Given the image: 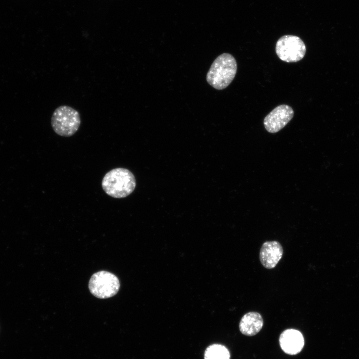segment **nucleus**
<instances>
[{
	"label": "nucleus",
	"instance_id": "obj_1",
	"mask_svg": "<svg viewBox=\"0 0 359 359\" xmlns=\"http://www.w3.org/2000/svg\"><path fill=\"white\" fill-rule=\"evenodd\" d=\"M104 191L109 196L117 198L125 197L134 190L136 180L129 170L118 168L108 172L102 181Z\"/></svg>",
	"mask_w": 359,
	"mask_h": 359
},
{
	"label": "nucleus",
	"instance_id": "obj_2",
	"mask_svg": "<svg viewBox=\"0 0 359 359\" xmlns=\"http://www.w3.org/2000/svg\"><path fill=\"white\" fill-rule=\"evenodd\" d=\"M237 68L234 57L230 54L222 53L212 63L206 74V81L216 89H224L234 78Z\"/></svg>",
	"mask_w": 359,
	"mask_h": 359
},
{
	"label": "nucleus",
	"instance_id": "obj_3",
	"mask_svg": "<svg viewBox=\"0 0 359 359\" xmlns=\"http://www.w3.org/2000/svg\"><path fill=\"white\" fill-rule=\"evenodd\" d=\"M81 123L80 115L74 108L66 105L57 108L53 112L51 124L57 135L70 137L78 130Z\"/></svg>",
	"mask_w": 359,
	"mask_h": 359
},
{
	"label": "nucleus",
	"instance_id": "obj_4",
	"mask_svg": "<svg viewBox=\"0 0 359 359\" xmlns=\"http://www.w3.org/2000/svg\"><path fill=\"white\" fill-rule=\"evenodd\" d=\"M120 288L117 277L106 271L94 273L89 282V289L91 294L100 299L109 298L115 295Z\"/></svg>",
	"mask_w": 359,
	"mask_h": 359
},
{
	"label": "nucleus",
	"instance_id": "obj_5",
	"mask_svg": "<svg viewBox=\"0 0 359 359\" xmlns=\"http://www.w3.org/2000/svg\"><path fill=\"white\" fill-rule=\"evenodd\" d=\"M276 53L278 57L286 62H296L305 56L306 47L303 40L299 37L285 35L277 41Z\"/></svg>",
	"mask_w": 359,
	"mask_h": 359
},
{
	"label": "nucleus",
	"instance_id": "obj_6",
	"mask_svg": "<svg viewBox=\"0 0 359 359\" xmlns=\"http://www.w3.org/2000/svg\"><path fill=\"white\" fill-rule=\"evenodd\" d=\"M293 116L294 111L291 107L285 104L280 105L265 117L263 124L268 132L277 133L286 126Z\"/></svg>",
	"mask_w": 359,
	"mask_h": 359
},
{
	"label": "nucleus",
	"instance_id": "obj_7",
	"mask_svg": "<svg viewBox=\"0 0 359 359\" xmlns=\"http://www.w3.org/2000/svg\"><path fill=\"white\" fill-rule=\"evenodd\" d=\"M283 254L281 244L277 241H266L260 248L259 259L266 269H273L277 265Z\"/></svg>",
	"mask_w": 359,
	"mask_h": 359
},
{
	"label": "nucleus",
	"instance_id": "obj_8",
	"mask_svg": "<svg viewBox=\"0 0 359 359\" xmlns=\"http://www.w3.org/2000/svg\"><path fill=\"white\" fill-rule=\"evenodd\" d=\"M279 343L281 349L287 354L295 355L299 353L304 346L302 334L298 330L288 329L280 334Z\"/></svg>",
	"mask_w": 359,
	"mask_h": 359
},
{
	"label": "nucleus",
	"instance_id": "obj_9",
	"mask_svg": "<svg viewBox=\"0 0 359 359\" xmlns=\"http://www.w3.org/2000/svg\"><path fill=\"white\" fill-rule=\"evenodd\" d=\"M263 326V320L260 314L249 312L241 318L239 324L240 332L247 336H253L258 333Z\"/></svg>",
	"mask_w": 359,
	"mask_h": 359
},
{
	"label": "nucleus",
	"instance_id": "obj_10",
	"mask_svg": "<svg viewBox=\"0 0 359 359\" xmlns=\"http://www.w3.org/2000/svg\"><path fill=\"white\" fill-rule=\"evenodd\" d=\"M230 358L228 350L221 344H212L204 351V359H230Z\"/></svg>",
	"mask_w": 359,
	"mask_h": 359
}]
</instances>
